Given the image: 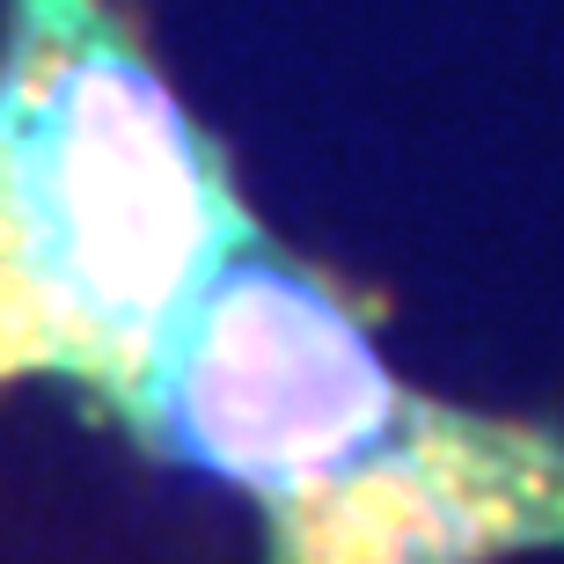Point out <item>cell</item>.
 Segmentation results:
<instances>
[{
  "mask_svg": "<svg viewBox=\"0 0 564 564\" xmlns=\"http://www.w3.org/2000/svg\"><path fill=\"white\" fill-rule=\"evenodd\" d=\"M257 220L110 0H8L0 381L66 375L126 419L169 323Z\"/></svg>",
  "mask_w": 564,
  "mask_h": 564,
  "instance_id": "obj_1",
  "label": "cell"
},
{
  "mask_svg": "<svg viewBox=\"0 0 564 564\" xmlns=\"http://www.w3.org/2000/svg\"><path fill=\"white\" fill-rule=\"evenodd\" d=\"M126 425L176 469L293 506L411 447L425 403L397 389L330 279L250 235L169 323Z\"/></svg>",
  "mask_w": 564,
  "mask_h": 564,
  "instance_id": "obj_2",
  "label": "cell"
}]
</instances>
